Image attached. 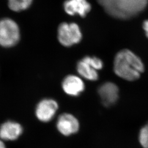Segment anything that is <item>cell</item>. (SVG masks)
Instances as JSON below:
<instances>
[{"instance_id":"obj_1","label":"cell","mask_w":148,"mask_h":148,"mask_svg":"<svg viewBox=\"0 0 148 148\" xmlns=\"http://www.w3.org/2000/svg\"><path fill=\"white\" fill-rule=\"evenodd\" d=\"M144 69L142 59L129 49L121 50L114 58V71L117 76L125 80H137L144 71Z\"/></svg>"},{"instance_id":"obj_6","label":"cell","mask_w":148,"mask_h":148,"mask_svg":"<svg viewBox=\"0 0 148 148\" xmlns=\"http://www.w3.org/2000/svg\"><path fill=\"white\" fill-rule=\"evenodd\" d=\"M98 94L101 102L106 107H110L116 104L119 97V89L116 84L111 82H106L101 85Z\"/></svg>"},{"instance_id":"obj_2","label":"cell","mask_w":148,"mask_h":148,"mask_svg":"<svg viewBox=\"0 0 148 148\" xmlns=\"http://www.w3.org/2000/svg\"><path fill=\"white\" fill-rule=\"evenodd\" d=\"M110 16L126 19L137 16L145 8L148 0H98Z\"/></svg>"},{"instance_id":"obj_4","label":"cell","mask_w":148,"mask_h":148,"mask_svg":"<svg viewBox=\"0 0 148 148\" xmlns=\"http://www.w3.org/2000/svg\"><path fill=\"white\" fill-rule=\"evenodd\" d=\"M82 34L79 26L75 23H63L58 29V39L65 47H71L81 41Z\"/></svg>"},{"instance_id":"obj_7","label":"cell","mask_w":148,"mask_h":148,"mask_svg":"<svg viewBox=\"0 0 148 148\" xmlns=\"http://www.w3.org/2000/svg\"><path fill=\"white\" fill-rule=\"evenodd\" d=\"M57 128L62 134L69 136L79 131V122L74 115L69 113H64L59 116Z\"/></svg>"},{"instance_id":"obj_10","label":"cell","mask_w":148,"mask_h":148,"mask_svg":"<svg viewBox=\"0 0 148 148\" xmlns=\"http://www.w3.org/2000/svg\"><path fill=\"white\" fill-rule=\"evenodd\" d=\"M23 131L19 123L11 121L5 122L0 126V139L6 141L15 140L21 136Z\"/></svg>"},{"instance_id":"obj_8","label":"cell","mask_w":148,"mask_h":148,"mask_svg":"<svg viewBox=\"0 0 148 148\" xmlns=\"http://www.w3.org/2000/svg\"><path fill=\"white\" fill-rule=\"evenodd\" d=\"M63 7L68 15L77 14L82 18L87 16L91 10V5L87 0H66Z\"/></svg>"},{"instance_id":"obj_12","label":"cell","mask_w":148,"mask_h":148,"mask_svg":"<svg viewBox=\"0 0 148 148\" xmlns=\"http://www.w3.org/2000/svg\"><path fill=\"white\" fill-rule=\"evenodd\" d=\"M32 1L33 0H8V4L11 10L18 12L29 8Z\"/></svg>"},{"instance_id":"obj_3","label":"cell","mask_w":148,"mask_h":148,"mask_svg":"<svg viewBox=\"0 0 148 148\" xmlns=\"http://www.w3.org/2000/svg\"><path fill=\"white\" fill-rule=\"evenodd\" d=\"M20 29L16 21L10 18L0 21V45L3 47H12L19 42Z\"/></svg>"},{"instance_id":"obj_11","label":"cell","mask_w":148,"mask_h":148,"mask_svg":"<svg viewBox=\"0 0 148 148\" xmlns=\"http://www.w3.org/2000/svg\"><path fill=\"white\" fill-rule=\"evenodd\" d=\"M76 69L79 75L85 79L89 81H96L99 78L98 71L82 59L78 62Z\"/></svg>"},{"instance_id":"obj_14","label":"cell","mask_w":148,"mask_h":148,"mask_svg":"<svg viewBox=\"0 0 148 148\" xmlns=\"http://www.w3.org/2000/svg\"><path fill=\"white\" fill-rule=\"evenodd\" d=\"M139 140L143 148H148V122L139 132Z\"/></svg>"},{"instance_id":"obj_16","label":"cell","mask_w":148,"mask_h":148,"mask_svg":"<svg viewBox=\"0 0 148 148\" xmlns=\"http://www.w3.org/2000/svg\"><path fill=\"white\" fill-rule=\"evenodd\" d=\"M0 148H6L5 143H3V140L1 139H0Z\"/></svg>"},{"instance_id":"obj_13","label":"cell","mask_w":148,"mask_h":148,"mask_svg":"<svg viewBox=\"0 0 148 148\" xmlns=\"http://www.w3.org/2000/svg\"><path fill=\"white\" fill-rule=\"evenodd\" d=\"M82 59L84 60L86 63L89 64L93 68L97 71L100 70L103 68L104 64L103 61L101 59L96 57L86 56Z\"/></svg>"},{"instance_id":"obj_15","label":"cell","mask_w":148,"mask_h":148,"mask_svg":"<svg viewBox=\"0 0 148 148\" xmlns=\"http://www.w3.org/2000/svg\"><path fill=\"white\" fill-rule=\"evenodd\" d=\"M143 30L145 32V35L148 38V19L144 21L143 24Z\"/></svg>"},{"instance_id":"obj_9","label":"cell","mask_w":148,"mask_h":148,"mask_svg":"<svg viewBox=\"0 0 148 148\" xmlns=\"http://www.w3.org/2000/svg\"><path fill=\"white\" fill-rule=\"evenodd\" d=\"M62 88L68 95L77 97L85 90V85L83 80L79 76L70 75L63 79Z\"/></svg>"},{"instance_id":"obj_5","label":"cell","mask_w":148,"mask_h":148,"mask_svg":"<svg viewBox=\"0 0 148 148\" xmlns=\"http://www.w3.org/2000/svg\"><path fill=\"white\" fill-rule=\"evenodd\" d=\"M58 109V104L55 100L45 99L38 103L35 114L40 121L47 122L54 117Z\"/></svg>"}]
</instances>
